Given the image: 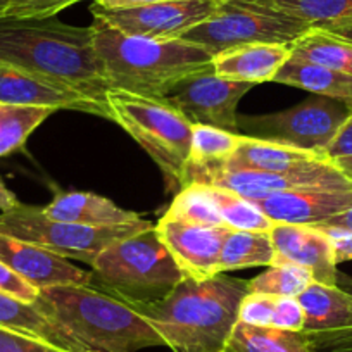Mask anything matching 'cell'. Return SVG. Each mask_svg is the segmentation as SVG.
Returning <instances> with one entry per match:
<instances>
[{
	"label": "cell",
	"mask_w": 352,
	"mask_h": 352,
	"mask_svg": "<svg viewBox=\"0 0 352 352\" xmlns=\"http://www.w3.org/2000/svg\"><path fill=\"white\" fill-rule=\"evenodd\" d=\"M311 28L330 30L352 19V0H256Z\"/></svg>",
	"instance_id": "obj_27"
},
{
	"label": "cell",
	"mask_w": 352,
	"mask_h": 352,
	"mask_svg": "<svg viewBox=\"0 0 352 352\" xmlns=\"http://www.w3.org/2000/svg\"><path fill=\"white\" fill-rule=\"evenodd\" d=\"M276 83L300 88L314 96L328 97L342 102L352 111V74L328 69L318 64L290 57L276 73Z\"/></svg>",
	"instance_id": "obj_22"
},
{
	"label": "cell",
	"mask_w": 352,
	"mask_h": 352,
	"mask_svg": "<svg viewBox=\"0 0 352 352\" xmlns=\"http://www.w3.org/2000/svg\"><path fill=\"white\" fill-rule=\"evenodd\" d=\"M324 155L297 148L280 142L261 140L243 135L232 157L218 164L232 169H256V171L285 173L324 161Z\"/></svg>",
	"instance_id": "obj_19"
},
{
	"label": "cell",
	"mask_w": 352,
	"mask_h": 352,
	"mask_svg": "<svg viewBox=\"0 0 352 352\" xmlns=\"http://www.w3.org/2000/svg\"><path fill=\"white\" fill-rule=\"evenodd\" d=\"M252 87L247 81L225 80L211 66L180 81L164 100L192 124H206L240 135L236 107Z\"/></svg>",
	"instance_id": "obj_11"
},
{
	"label": "cell",
	"mask_w": 352,
	"mask_h": 352,
	"mask_svg": "<svg viewBox=\"0 0 352 352\" xmlns=\"http://www.w3.org/2000/svg\"><path fill=\"white\" fill-rule=\"evenodd\" d=\"M337 285L352 294V276L345 273L337 275ZM314 352H352V328L321 333H306Z\"/></svg>",
	"instance_id": "obj_34"
},
{
	"label": "cell",
	"mask_w": 352,
	"mask_h": 352,
	"mask_svg": "<svg viewBox=\"0 0 352 352\" xmlns=\"http://www.w3.org/2000/svg\"><path fill=\"white\" fill-rule=\"evenodd\" d=\"M209 195L214 201L223 223L230 230H239V232H270L275 223L264 214L256 202L249 199L240 197L235 192H230L226 188L209 187Z\"/></svg>",
	"instance_id": "obj_29"
},
{
	"label": "cell",
	"mask_w": 352,
	"mask_h": 352,
	"mask_svg": "<svg viewBox=\"0 0 352 352\" xmlns=\"http://www.w3.org/2000/svg\"><path fill=\"white\" fill-rule=\"evenodd\" d=\"M54 109L0 104V157L19 151Z\"/></svg>",
	"instance_id": "obj_28"
},
{
	"label": "cell",
	"mask_w": 352,
	"mask_h": 352,
	"mask_svg": "<svg viewBox=\"0 0 352 352\" xmlns=\"http://www.w3.org/2000/svg\"><path fill=\"white\" fill-rule=\"evenodd\" d=\"M289 59L290 45L287 43H250L212 56V67L225 80L257 85L275 80Z\"/></svg>",
	"instance_id": "obj_18"
},
{
	"label": "cell",
	"mask_w": 352,
	"mask_h": 352,
	"mask_svg": "<svg viewBox=\"0 0 352 352\" xmlns=\"http://www.w3.org/2000/svg\"><path fill=\"white\" fill-rule=\"evenodd\" d=\"M155 232L187 278L206 280L218 275L228 226L197 225L162 216Z\"/></svg>",
	"instance_id": "obj_13"
},
{
	"label": "cell",
	"mask_w": 352,
	"mask_h": 352,
	"mask_svg": "<svg viewBox=\"0 0 352 352\" xmlns=\"http://www.w3.org/2000/svg\"><path fill=\"white\" fill-rule=\"evenodd\" d=\"M194 184L226 188L252 202L263 201L270 195L283 194V192L352 188V182L338 169L335 162L328 159L307 166V168L285 173L232 169L221 164H187L182 188Z\"/></svg>",
	"instance_id": "obj_9"
},
{
	"label": "cell",
	"mask_w": 352,
	"mask_h": 352,
	"mask_svg": "<svg viewBox=\"0 0 352 352\" xmlns=\"http://www.w3.org/2000/svg\"><path fill=\"white\" fill-rule=\"evenodd\" d=\"M92 30L102 76L114 90L162 100L185 78L212 66L208 49L184 38L126 35L97 18Z\"/></svg>",
	"instance_id": "obj_3"
},
{
	"label": "cell",
	"mask_w": 352,
	"mask_h": 352,
	"mask_svg": "<svg viewBox=\"0 0 352 352\" xmlns=\"http://www.w3.org/2000/svg\"><path fill=\"white\" fill-rule=\"evenodd\" d=\"M80 0H0V19H47L56 18Z\"/></svg>",
	"instance_id": "obj_33"
},
{
	"label": "cell",
	"mask_w": 352,
	"mask_h": 352,
	"mask_svg": "<svg viewBox=\"0 0 352 352\" xmlns=\"http://www.w3.org/2000/svg\"><path fill=\"white\" fill-rule=\"evenodd\" d=\"M290 57L352 74V42L324 30L311 28L290 43Z\"/></svg>",
	"instance_id": "obj_25"
},
{
	"label": "cell",
	"mask_w": 352,
	"mask_h": 352,
	"mask_svg": "<svg viewBox=\"0 0 352 352\" xmlns=\"http://www.w3.org/2000/svg\"><path fill=\"white\" fill-rule=\"evenodd\" d=\"M249 280L218 273L206 280L185 276L164 299L133 306L173 352H225Z\"/></svg>",
	"instance_id": "obj_2"
},
{
	"label": "cell",
	"mask_w": 352,
	"mask_h": 352,
	"mask_svg": "<svg viewBox=\"0 0 352 352\" xmlns=\"http://www.w3.org/2000/svg\"><path fill=\"white\" fill-rule=\"evenodd\" d=\"M0 104L49 107L54 111H80L107 118L106 107L81 94L8 64H0Z\"/></svg>",
	"instance_id": "obj_15"
},
{
	"label": "cell",
	"mask_w": 352,
	"mask_h": 352,
	"mask_svg": "<svg viewBox=\"0 0 352 352\" xmlns=\"http://www.w3.org/2000/svg\"><path fill=\"white\" fill-rule=\"evenodd\" d=\"M324 157L331 162L337 161V159L352 157V113L344 121V124L338 128L337 135L324 151Z\"/></svg>",
	"instance_id": "obj_40"
},
{
	"label": "cell",
	"mask_w": 352,
	"mask_h": 352,
	"mask_svg": "<svg viewBox=\"0 0 352 352\" xmlns=\"http://www.w3.org/2000/svg\"><path fill=\"white\" fill-rule=\"evenodd\" d=\"M0 327L42 338L66 352H85L78 342L57 328L35 304L0 292Z\"/></svg>",
	"instance_id": "obj_23"
},
{
	"label": "cell",
	"mask_w": 352,
	"mask_h": 352,
	"mask_svg": "<svg viewBox=\"0 0 352 352\" xmlns=\"http://www.w3.org/2000/svg\"><path fill=\"white\" fill-rule=\"evenodd\" d=\"M352 111L328 97L313 96L302 104L278 113L239 116L240 135L280 142L324 155L338 128Z\"/></svg>",
	"instance_id": "obj_10"
},
{
	"label": "cell",
	"mask_w": 352,
	"mask_h": 352,
	"mask_svg": "<svg viewBox=\"0 0 352 352\" xmlns=\"http://www.w3.org/2000/svg\"><path fill=\"white\" fill-rule=\"evenodd\" d=\"M225 352H314V349L304 331L254 327L239 321Z\"/></svg>",
	"instance_id": "obj_24"
},
{
	"label": "cell",
	"mask_w": 352,
	"mask_h": 352,
	"mask_svg": "<svg viewBox=\"0 0 352 352\" xmlns=\"http://www.w3.org/2000/svg\"><path fill=\"white\" fill-rule=\"evenodd\" d=\"M159 2H168V0H94V6L102 9H131L159 4Z\"/></svg>",
	"instance_id": "obj_41"
},
{
	"label": "cell",
	"mask_w": 352,
	"mask_h": 352,
	"mask_svg": "<svg viewBox=\"0 0 352 352\" xmlns=\"http://www.w3.org/2000/svg\"><path fill=\"white\" fill-rule=\"evenodd\" d=\"M223 0H168L131 9L92 6L94 18L121 33L152 40H176L214 14Z\"/></svg>",
	"instance_id": "obj_12"
},
{
	"label": "cell",
	"mask_w": 352,
	"mask_h": 352,
	"mask_svg": "<svg viewBox=\"0 0 352 352\" xmlns=\"http://www.w3.org/2000/svg\"><path fill=\"white\" fill-rule=\"evenodd\" d=\"M0 352H66L57 349L56 345L32 337V335L19 333L0 327Z\"/></svg>",
	"instance_id": "obj_36"
},
{
	"label": "cell",
	"mask_w": 352,
	"mask_h": 352,
	"mask_svg": "<svg viewBox=\"0 0 352 352\" xmlns=\"http://www.w3.org/2000/svg\"><path fill=\"white\" fill-rule=\"evenodd\" d=\"M276 299L275 296L249 292L240 304L239 321L254 327H273Z\"/></svg>",
	"instance_id": "obj_35"
},
{
	"label": "cell",
	"mask_w": 352,
	"mask_h": 352,
	"mask_svg": "<svg viewBox=\"0 0 352 352\" xmlns=\"http://www.w3.org/2000/svg\"><path fill=\"white\" fill-rule=\"evenodd\" d=\"M304 321H306V314H304V309L297 297H278L276 299L273 328L302 331Z\"/></svg>",
	"instance_id": "obj_37"
},
{
	"label": "cell",
	"mask_w": 352,
	"mask_h": 352,
	"mask_svg": "<svg viewBox=\"0 0 352 352\" xmlns=\"http://www.w3.org/2000/svg\"><path fill=\"white\" fill-rule=\"evenodd\" d=\"M107 118L120 124L161 169L166 192L182 188L192 144V123L164 99L109 88Z\"/></svg>",
	"instance_id": "obj_6"
},
{
	"label": "cell",
	"mask_w": 352,
	"mask_h": 352,
	"mask_svg": "<svg viewBox=\"0 0 352 352\" xmlns=\"http://www.w3.org/2000/svg\"><path fill=\"white\" fill-rule=\"evenodd\" d=\"M313 276L302 266L294 263H276L256 278L249 280L252 294H266L275 297H297L313 283Z\"/></svg>",
	"instance_id": "obj_30"
},
{
	"label": "cell",
	"mask_w": 352,
	"mask_h": 352,
	"mask_svg": "<svg viewBox=\"0 0 352 352\" xmlns=\"http://www.w3.org/2000/svg\"><path fill=\"white\" fill-rule=\"evenodd\" d=\"M0 64L63 85L106 107L109 87L94 49L92 26L66 25L57 18L0 19Z\"/></svg>",
	"instance_id": "obj_1"
},
{
	"label": "cell",
	"mask_w": 352,
	"mask_h": 352,
	"mask_svg": "<svg viewBox=\"0 0 352 352\" xmlns=\"http://www.w3.org/2000/svg\"><path fill=\"white\" fill-rule=\"evenodd\" d=\"M92 283L130 306L164 299L185 278L155 226L111 243L92 263Z\"/></svg>",
	"instance_id": "obj_5"
},
{
	"label": "cell",
	"mask_w": 352,
	"mask_h": 352,
	"mask_svg": "<svg viewBox=\"0 0 352 352\" xmlns=\"http://www.w3.org/2000/svg\"><path fill=\"white\" fill-rule=\"evenodd\" d=\"M0 261L38 290L60 285H92V273L35 243L0 233Z\"/></svg>",
	"instance_id": "obj_14"
},
{
	"label": "cell",
	"mask_w": 352,
	"mask_h": 352,
	"mask_svg": "<svg viewBox=\"0 0 352 352\" xmlns=\"http://www.w3.org/2000/svg\"><path fill=\"white\" fill-rule=\"evenodd\" d=\"M256 204L273 223L313 226L352 208V188L283 192Z\"/></svg>",
	"instance_id": "obj_17"
},
{
	"label": "cell",
	"mask_w": 352,
	"mask_h": 352,
	"mask_svg": "<svg viewBox=\"0 0 352 352\" xmlns=\"http://www.w3.org/2000/svg\"><path fill=\"white\" fill-rule=\"evenodd\" d=\"M333 162L338 166V169H340V171L347 176L349 180L352 182V157L337 159V161H333Z\"/></svg>",
	"instance_id": "obj_45"
},
{
	"label": "cell",
	"mask_w": 352,
	"mask_h": 352,
	"mask_svg": "<svg viewBox=\"0 0 352 352\" xmlns=\"http://www.w3.org/2000/svg\"><path fill=\"white\" fill-rule=\"evenodd\" d=\"M311 30L309 25L282 14L256 0H223L218 11L182 38L208 49L212 56L250 43H290Z\"/></svg>",
	"instance_id": "obj_8"
},
{
	"label": "cell",
	"mask_w": 352,
	"mask_h": 352,
	"mask_svg": "<svg viewBox=\"0 0 352 352\" xmlns=\"http://www.w3.org/2000/svg\"><path fill=\"white\" fill-rule=\"evenodd\" d=\"M147 219L116 226H87L49 218L42 208L21 204L0 212V233L43 247L54 254L92 266L111 243L151 228Z\"/></svg>",
	"instance_id": "obj_7"
},
{
	"label": "cell",
	"mask_w": 352,
	"mask_h": 352,
	"mask_svg": "<svg viewBox=\"0 0 352 352\" xmlns=\"http://www.w3.org/2000/svg\"><path fill=\"white\" fill-rule=\"evenodd\" d=\"M324 32H330V33H333V35L342 36V38H345V40H349V42H352V19H349V21L342 23V25L333 26V28H330V30H324Z\"/></svg>",
	"instance_id": "obj_44"
},
{
	"label": "cell",
	"mask_w": 352,
	"mask_h": 352,
	"mask_svg": "<svg viewBox=\"0 0 352 352\" xmlns=\"http://www.w3.org/2000/svg\"><path fill=\"white\" fill-rule=\"evenodd\" d=\"M276 250L270 232H239L230 230L219 256V273L254 266H272Z\"/></svg>",
	"instance_id": "obj_26"
},
{
	"label": "cell",
	"mask_w": 352,
	"mask_h": 352,
	"mask_svg": "<svg viewBox=\"0 0 352 352\" xmlns=\"http://www.w3.org/2000/svg\"><path fill=\"white\" fill-rule=\"evenodd\" d=\"M35 306L85 352H138L164 345L144 314L92 285L42 289Z\"/></svg>",
	"instance_id": "obj_4"
},
{
	"label": "cell",
	"mask_w": 352,
	"mask_h": 352,
	"mask_svg": "<svg viewBox=\"0 0 352 352\" xmlns=\"http://www.w3.org/2000/svg\"><path fill=\"white\" fill-rule=\"evenodd\" d=\"M276 250V263H294L311 273L314 282L337 285V263L330 239L307 225L275 223L270 230Z\"/></svg>",
	"instance_id": "obj_16"
},
{
	"label": "cell",
	"mask_w": 352,
	"mask_h": 352,
	"mask_svg": "<svg viewBox=\"0 0 352 352\" xmlns=\"http://www.w3.org/2000/svg\"><path fill=\"white\" fill-rule=\"evenodd\" d=\"M18 204H19L18 197H16V195L6 187V184L2 182V178H0V212L9 211V209L16 208Z\"/></svg>",
	"instance_id": "obj_43"
},
{
	"label": "cell",
	"mask_w": 352,
	"mask_h": 352,
	"mask_svg": "<svg viewBox=\"0 0 352 352\" xmlns=\"http://www.w3.org/2000/svg\"><path fill=\"white\" fill-rule=\"evenodd\" d=\"M164 216L180 221L197 223V225H225L206 185L197 184L180 188Z\"/></svg>",
	"instance_id": "obj_32"
},
{
	"label": "cell",
	"mask_w": 352,
	"mask_h": 352,
	"mask_svg": "<svg viewBox=\"0 0 352 352\" xmlns=\"http://www.w3.org/2000/svg\"><path fill=\"white\" fill-rule=\"evenodd\" d=\"M306 321L304 333H321L352 328V294L338 285L313 282L297 296Z\"/></svg>",
	"instance_id": "obj_21"
},
{
	"label": "cell",
	"mask_w": 352,
	"mask_h": 352,
	"mask_svg": "<svg viewBox=\"0 0 352 352\" xmlns=\"http://www.w3.org/2000/svg\"><path fill=\"white\" fill-rule=\"evenodd\" d=\"M318 226H333V228L352 230V208H349L347 211L340 212V214L333 216V218L327 219V221L320 223V225H318Z\"/></svg>",
	"instance_id": "obj_42"
},
{
	"label": "cell",
	"mask_w": 352,
	"mask_h": 352,
	"mask_svg": "<svg viewBox=\"0 0 352 352\" xmlns=\"http://www.w3.org/2000/svg\"><path fill=\"white\" fill-rule=\"evenodd\" d=\"M314 228L321 230L330 239L331 247H333L335 263L340 264L345 263V261H352V230L318 225H314Z\"/></svg>",
	"instance_id": "obj_39"
},
{
	"label": "cell",
	"mask_w": 352,
	"mask_h": 352,
	"mask_svg": "<svg viewBox=\"0 0 352 352\" xmlns=\"http://www.w3.org/2000/svg\"><path fill=\"white\" fill-rule=\"evenodd\" d=\"M0 292H6L12 297L25 300L28 304H35L40 296V290L26 282L25 278L12 272L8 264L0 261Z\"/></svg>",
	"instance_id": "obj_38"
},
{
	"label": "cell",
	"mask_w": 352,
	"mask_h": 352,
	"mask_svg": "<svg viewBox=\"0 0 352 352\" xmlns=\"http://www.w3.org/2000/svg\"><path fill=\"white\" fill-rule=\"evenodd\" d=\"M243 135L221 128L192 124V144L188 164H218L228 161Z\"/></svg>",
	"instance_id": "obj_31"
},
{
	"label": "cell",
	"mask_w": 352,
	"mask_h": 352,
	"mask_svg": "<svg viewBox=\"0 0 352 352\" xmlns=\"http://www.w3.org/2000/svg\"><path fill=\"white\" fill-rule=\"evenodd\" d=\"M49 218L87 226H116L137 221V212L121 209L113 201L90 192H57L50 204L42 208Z\"/></svg>",
	"instance_id": "obj_20"
}]
</instances>
